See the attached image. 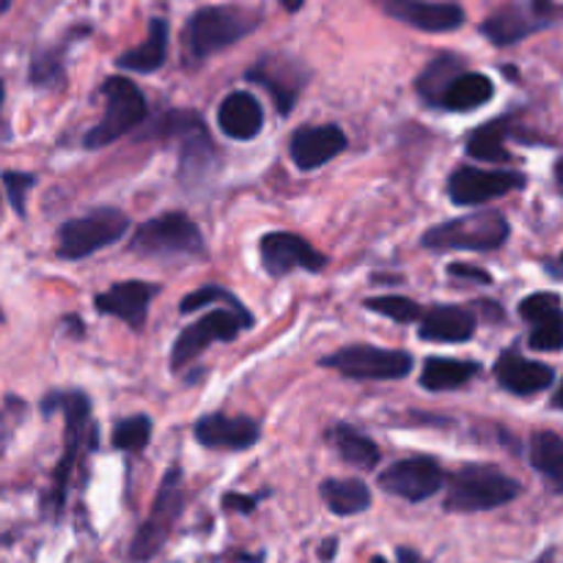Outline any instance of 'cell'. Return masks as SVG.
<instances>
[{"label": "cell", "mask_w": 563, "mask_h": 563, "mask_svg": "<svg viewBox=\"0 0 563 563\" xmlns=\"http://www.w3.org/2000/svg\"><path fill=\"white\" fill-rule=\"evenodd\" d=\"M55 410L64 412V456L58 460L53 476V493H49L47 506L60 515L66 504V493H69L71 484V471H75L77 460L93 451L97 445V429L91 423V401L82 390H69V394H49L42 401L44 416H53Z\"/></svg>", "instance_id": "1"}, {"label": "cell", "mask_w": 563, "mask_h": 563, "mask_svg": "<svg viewBox=\"0 0 563 563\" xmlns=\"http://www.w3.org/2000/svg\"><path fill=\"white\" fill-rule=\"evenodd\" d=\"M262 22V16L242 5H207L198 9L187 20L185 47L192 60H203L220 49L231 47L247 33H253Z\"/></svg>", "instance_id": "2"}, {"label": "cell", "mask_w": 563, "mask_h": 563, "mask_svg": "<svg viewBox=\"0 0 563 563\" xmlns=\"http://www.w3.org/2000/svg\"><path fill=\"white\" fill-rule=\"evenodd\" d=\"M522 493L520 482L495 465H465L451 476L445 511L473 515L511 504Z\"/></svg>", "instance_id": "3"}, {"label": "cell", "mask_w": 563, "mask_h": 563, "mask_svg": "<svg viewBox=\"0 0 563 563\" xmlns=\"http://www.w3.org/2000/svg\"><path fill=\"white\" fill-rule=\"evenodd\" d=\"M509 220L504 214L484 209L432 225L423 231L421 245L429 251H498L509 240Z\"/></svg>", "instance_id": "4"}, {"label": "cell", "mask_w": 563, "mask_h": 563, "mask_svg": "<svg viewBox=\"0 0 563 563\" xmlns=\"http://www.w3.org/2000/svg\"><path fill=\"white\" fill-rule=\"evenodd\" d=\"M126 229H130V218L115 207L93 209L82 218L66 220L58 229V258L64 262L88 258L91 253L124 240Z\"/></svg>", "instance_id": "5"}, {"label": "cell", "mask_w": 563, "mask_h": 563, "mask_svg": "<svg viewBox=\"0 0 563 563\" xmlns=\"http://www.w3.org/2000/svg\"><path fill=\"white\" fill-rule=\"evenodd\" d=\"M130 251L154 258L201 256L203 236L185 212H163L148 223L137 225L130 240Z\"/></svg>", "instance_id": "6"}, {"label": "cell", "mask_w": 563, "mask_h": 563, "mask_svg": "<svg viewBox=\"0 0 563 563\" xmlns=\"http://www.w3.org/2000/svg\"><path fill=\"white\" fill-rule=\"evenodd\" d=\"M185 511V487H181V467H170L165 473L163 484H159V493L154 498L152 511L143 520V526L137 528L135 539H132L130 559L135 563L152 561L154 555L163 550V544L168 542L170 531H174L176 520Z\"/></svg>", "instance_id": "7"}, {"label": "cell", "mask_w": 563, "mask_h": 563, "mask_svg": "<svg viewBox=\"0 0 563 563\" xmlns=\"http://www.w3.org/2000/svg\"><path fill=\"white\" fill-rule=\"evenodd\" d=\"M102 93L108 108H104V115L97 121V126L86 135V148H102L108 143L119 141L121 135H126L137 124H143V119L148 113L143 91L135 82L126 80V77H108L102 86Z\"/></svg>", "instance_id": "8"}, {"label": "cell", "mask_w": 563, "mask_h": 563, "mask_svg": "<svg viewBox=\"0 0 563 563\" xmlns=\"http://www.w3.org/2000/svg\"><path fill=\"white\" fill-rule=\"evenodd\" d=\"M253 324V313H236L218 308V311H209L207 317H201L198 322H192L190 328H185L179 333V339L174 341V350H170V368L181 372L185 366H190L198 355L209 350L212 344H225V341H234L242 330H247Z\"/></svg>", "instance_id": "9"}, {"label": "cell", "mask_w": 563, "mask_h": 563, "mask_svg": "<svg viewBox=\"0 0 563 563\" xmlns=\"http://www.w3.org/2000/svg\"><path fill=\"white\" fill-rule=\"evenodd\" d=\"M319 366L333 368L350 379H405L412 372V355L383 346H341L333 355L322 357Z\"/></svg>", "instance_id": "10"}, {"label": "cell", "mask_w": 563, "mask_h": 563, "mask_svg": "<svg viewBox=\"0 0 563 563\" xmlns=\"http://www.w3.org/2000/svg\"><path fill=\"white\" fill-rule=\"evenodd\" d=\"M555 20H559V5L553 0H517V3H506L495 14H489L484 20L482 33L498 47H509L531 33L544 31Z\"/></svg>", "instance_id": "11"}, {"label": "cell", "mask_w": 563, "mask_h": 563, "mask_svg": "<svg viewBox=\"0 0 563 563\" xmlns=\"http://www.w3.org/2000/svg\"><path fill=\"white\" fill-rule=\"evenodd\" d=\"M445 473L434 456H407L379 473V487L407 504H421L443 489Z\"/></svg>", "instance_id": "12"}, {"label": "cell", "mask_w": 563, "mask_h": 563, "mask_svg": "<svg viewBox=\"0 0 563 563\" xmlns=\"http://www.w3.org/2000/svg\"><path fill=\"white\" fill-rule=\"evenodd\" d=\"M247 80L262 86L264 91L273 97L275 108L280 110V115H289L295 108L297 97L306 88L308 82V69L302 66V60L289 58L284 53H269L264 58H258L256 64L247 69Z\"/></svg>", "instance_id": "13"}, {"label": "cell", "mask_w": 563, "mask_h": 563, "mask_svg": "<svg viewBox=\"0 0 563 563\" xmlns=\"http://www.w3.org/2000/svg\"><path fill=\"white\" fill-rule=\"evenodd\" d=\"M258 256H262V267L273 278H286L295 269L322 273L328 267L324 253H319L300 234H289V231H269V234H264L262 242H258Z\"/></svg>", "instance_id": "14"}, {"label": "cell", "mask_w": 563, "mask_h": 563, "mask_svg": "<svg viewBox=\"0 0 563 563\" xmlns=\"http://www.w3.org/2000/svg\"><path fill=\"white\" fill-rule=\"evenodd\" d=\"M526 185V174H517V170H484L462 165L449 176V198L456 207H476V203H487L511 190H522Z\"/></svg>", "instance_id": "15"}, {"label": "cell", "mask_w": 563, "mask_h": 563, "mask_svg": "<svg viewBox=\"0 0 563 563\" xmlns=\"http://www.w3.org/2000/svg\"><path fill=\"white\" fill-rule=\"evenodd\" d=\"M154 132L181 137V174L185 176L198 179V176H203V170L212 168V159L218 154V148H214L207 124H203L198 113H187V110L165 113Z\"/></svg>", "instance_id": "16"}, {"label": "cell", "mask_w": 563, "mask_h": 563, "mask_svg": "<svg viewBox=\"0 0 563 563\" xmlns=\"http://www.w3.org/2000/svg\"><path fill=\"white\" fill-rule=\"evenodd\" d=\"M159 295L157 284L148 280H119L108 291L93 297V306L104 317H115L130 324L132 330H143L148 319V306Z\"/></svg>", "instance_id": "17"}, {"label": "cell", "mask_w": 563, "mask_h": 563, "mask_svg": "<svg viewBox=\"0 0 563 563\" xmlns=\"http://www.w3.org/2000/svg\"><path fill=\"white\" fill-rule=\"evenodd\" d=\"M196 440L207 449L218 451H247L262 440V423L251 416H223V412H207L196 421Z\"/></svg>", "instance_id": "18"}, {"label": "cell", "mask_w": 563, "mask_h": 563, "mask_svg": "<svg viewBox=\"0 0 563 563\" xmlns=\"http://www.w3.org/2000/svg\"><path fill=\"white\" fill-rule=\"evenodd\" d=\"M379 5L394 20L427 33L456 31L465 22V11L456 3H434V0H379Z\"/></svg>", "instance_id": "19"}, {"label": "cell", "mask_w": 563, "mask_h": 563, "mask_svg": "<svg viewBox=\"0 0 563 563\" xmlns=\"http://www.w3.org/2000/svg\"><path fill=\"white\" fill-rule=\"evenodd\" d=\"M346 135L339 124H319V126H302L291 135L289 154L291 163L300 170H313L328 165L330 159L339 157L346 148Z\"/></svg>", "instance_id": "20"}, {"label": "cell", "mask_w": 563, "mask_h": 563, "mask_svg": "<svg viewBox=\"0 0 563 563\" xmlns=\"http://www.w3.org/2000/svg\"><path fill=\"white\" fill-rule=\"evenodd\" d=\"M520 317L531 322V350L559 352L563 346L561 297L555 291H539L520 302Z\"/></svg>", "instance_id": "21"}, {"label": "cell", "mask_w": 563, "mask_h": 563, "mask_svg": "<svg viewBox=\"0 0 563 563\" xmlns=\"http://www.w3.org/2000/svg\"><path fill=\"white\" fill-rule=\"evenodd\" d=\"M495 377H498L500 388L509 390L515 396H533L542 390L553 388L555 372L539 361H528L526 355L517 352V346L506 350L495 363Z\"/></svg>", "instance_id": "22"}, {"label": "cell", "mask_w": 563, "mask_h": 563, "mask_svg": "<svg viewBox=\"0 0 563 563\" xmlns=\"http://www.w3.org/2000/svg\"><path fill=\"white\" fill-rule=\"evenodd\" d=\"M476 333V313L460 306H434L421 313L418 335L434 344H465Z\"/></svg>", "instance_id": "23"}, {"label": "cell", "mask_w": 563, "mask_h": 563, "mask_svg": "<svg viewBox=\"0 0 563 563\" xmlns=\"http://www.w3.org/2000/svg\"><path fill=\"white\" fill-rule=\"evenodd\" d=\"M218 126L234 141H251L264 126V108L247 91H234L220 102Z\"/></svg>", "instance_id": "24"}, {"label": "cell", "mask_w": 563, "mask_h": 563, "mask_svg": "<svg viewBox=\"0 0 563 563\" xmlns=\"http://www.w3.org/2000/svg\"><path fill=\"white\" fill-rule=\"evenodd\" d=\"M495 97V82L489 80L482 71H462L460 77H454L449 88H445L443 99H440V108L456 110V113H471V110L482 108L489 99Z\"/></svg>", "instance_id": "25"}, {"label": "cell", "mask_w": 563, "mask_h": 563, "mask_svg": "<svg viewBox=\"0 0 563 563\" xmlns=\"http://www.w3.org/2000/svg\"><path fill=\"white\" fill-rule=\"evenodd\" d=\"M165 55H168V22L157 16V20L148 22L146 42L126 49L124 55H119L115 64L126 71H143L146 75V71H157L165 64Z\"/></svg>", "instance_id": "26"}, {"label": "cell", "mask_w": 563, "mask_h": 563, "mask_svg": "<svg viewBox=\"0 0 563 563\" xmlns=\"http://www.w3.org/2000/svg\"><path fill=\"white\" fill-rule=\"evenodd\" d=\"M328 509L339 517H355L372 506V489L361 478H328L319 489Z\"/></svg>", "instance_id": "27"}, {"label": "cell", "mask_w": 563, "mask_h": 563, "mask_svg": "<svg viewBox=\"0 0 563 563\" xmlns=\"http://www.w3.org/2000/svg\"><path fill=\"white\" fill-rule=\"evenodd\" d=\"M330 443L339 451L341 460L352 467H361V471H374L379 462V449L368 434H363L361 429L350 427V423H335L330 429Z\"/></svg>", "instance_id": "28"}, {"label": "cell", "mask_w": 563, "mask_h": 563, "mask_svg": "<svg viewBox=\"0 0 563 563\" xmlns=\"http://www.w3.org/2000/svg\"><path fill=\"white\" fill-rule=\"evenodd\" d=\"M482 366L473 361H454V357H429L423 363L421 385L432 394H443V390H456L462 385L471 383Z\"/></svg>", "instance_id": "29"}, {"label": "cell", "mask_w": 563, "mask_h": 563, "mask_svg": "<svg viewBox=\"0 0 563 563\" xmlns=\"http://www.w3.org/2000/svg\"><path fill=\"white\" fill-rule=\"evenodd\" d=\"M511 121L509 119H495L489 124L478 126L471 137H467L465 152L473 159L482 163H511V152L506 148V137H511Z\"/></svg>", "instance_id": "30"}, {"label": "cell", "mask_w": 563, "mask_h": 563, "mask_svg": "<svg viewBox=\"0 0 563 563\" xmlns=\"http://www.w3.org/2000/svg\"><path fill=\"white\" fill-rule=\"evenodd\" d=\"M462 71H465V60H462L460 55L443 53L434 60H429V66L421 71V77H418L416 82L423 102L440 108V99H443L445 88H449L451 82H454V77H460Z\"/></svg>", "instance_id": "31"}, {"label": "cell", "mask_w": 563, "mask_h": 563, "mask_svg": "<svg viewBox=\"0 0 563 563\" xmlns=\"http://www.w3.org/2000/svg\"><path fill=\"white\" fill-rule=\"evenodd\" d=\"M531 465L542 473L555 493L563 489V440L559 432H537L531 438Z\"/></svg>", "instance_id": "32"}, {"label": "cell", "mask_w": 563, "mask_h": 563, "mask_svg": "<svg viewBox=\"0 0 563 563\" xmlns=\"http://www.w3.org/2000/svg\"><path fill=\"white\" fill-rule=\"evenodd\" d=\"M113 449L126 451V454H141L152 440V418L148 416H132L126 421H119L113 427Z\"/></svg>", "instance_id": "33"}, {"label": "cell", "mask_w": 563, "mask_h": 563, "mask_svg": "<svg viewBox=\"0 0 563 563\" xmlns=\"http://www.w3.org/2000/svg\"><path fill=\"white\" fill-rule=\"evenodd\" d=\"M366 311L379 313V317H388L390 322L396 324H410L421 319V306L410 297H399V295H385V297H368L366 302Z\"/></svg>", "instance_id": "34"}, {"label": "cell", "mask_w": 563, "mask_h": 563, "mask_svg": "<svg viewBox=\"0 0 563 563\" xmlns=\"http://www.w3.org/2000/svg\"><path fill=\"white\" fill-rule=\"evenodd\" d=\"M218 302H225V306H231V311H236V313H251L245 306H242L240 300H236L234 295H231V291H225L223 286H214V284L201 286L198 291L187 295L185 300L179 302V311L181 313H192V311H198V308H203V306H218Z\"/></svg>", "instance_id": "35"}, {"label": "cell", "mask_w": 563, "mask_h": 563, "mask_svg": "<svg viewBox=\"0 0 563 563\" xmlns=\"http://www.w3.org/2000/svg\"><path fill=\"white\" fill-rule=\"evenodd\" d=\"M64 80V53L58 47L42 49L33 55L31 64V82L33 86H55Z\"/></svg>", "instance_id": "36"}, {"label": "cell", "mask_w": 563, "mask_h": 563, "mask_svg": "<svg viewBox=\"0 0 563 563\" xmlns=\"http://www.w3.org/2000/svg\"><path fill=\"white\" fill-rule=\"evenodd\" d=\"M36 185V176L33 174H22V170H5L3 174V187H5V196H9L11 207L20 218H25V198L27 190Z\"/></svg>", "instance_id": "37"}, {"label": "cell", "mask_w": 563, "mask_h": 563, "mask_svg": "<svg viewBox=\"0 0 563 563\" xmlns=\"http://www.w3.org/2000/svg\"><path fill=\"white\" fill-rule=\"evenodd\" d=\"M449 275L454 280H467V284H478V286H489L493 284V275L482 267H473V264H449Z\"/></svg>", "instance_id": "38"}, {"label": "cell", "mask_w": 563, "mask_h": 563, "mask_svg": "<svg viewBox=\"0 0 563 563\" xmlns=\"http://www.w3.org/2000/svg\"><path fill=\"white\" fill-rule=\"evenodd\" d=\"M223 504H225V509H234V511H240V515H251V511L258 506V495L229 493V495H223Z\"/></svg>", "instance_id": "39"}, {"label": "cell", "mask_w": 563, "mask_h": 563, "mask_svg": "<svg viewBox=\"0 0 563 563\" xmlns=\"http://www.w3.org/2000/svg\"><path fill=\"white\" fill-rule=\"evenodd\" d=\"M396 559H399V563H429L421 553H418V550L412 548H399L396 550Z\"/></svg>", "instance_id": "40"}, {"label": "cell", "mask_w": 563, "mask_h": 563, "mask_svg": "<svg viewBox=\"0 0 563 563\" xmlns=\"http://www.w3.org/2000/svg\"><path fill=\"white\" fill-rule=\"evenodd\" d=\"M335 550H339V539H328V542L319 548V559L322 561H333L335 559Z\"/></svg>", "instance_id": "41"}, {"label": "cell", "mask_w": 563, "mask_h": 563, "mask_svg": "<svg viewBox=\"0 0 563 563\" xmlns=\"http://www.w3.org/2000/svg\"><path fill=\"white\" fill-rule=\"evenodd\" d=\"M286 11H300L306 5V0H278Z\"/></svg>", "instance_id": "42"}, {"label": "cell", "mask_w": 563, "mask_h": 563, "mask_svg": "<svg viewBox=\"0 0 563 563\" xmlns=\"http://www.w3.org/2000/svg\"><path fill=\"white\" fill-rule=\"evenodd\" d=\"M3 449H5V427L3 421H0V454H3Z\"/></svg>", "instance_id": "43"}, {"label": "cell", "mask_w": 563, "mask_h": 563, "mask_svg": "<svg viewBox=\"0 0 563 563\" xmlns=\"http://www.w3.org/2000/svg\"><path fill=\"white\" fill-rule=\"evenodd\" d=\"M9 5H11V0H0V14H3V11L9 9Z\"/></svg>", "instance_id": "44"}, {"label": "cell", "mask_w": 563, "mask_h": 563, "mask_svg": "<svg viewBox=\"0 0 563 563\" xmlns=\"http://www.w3.org/2000/svg\"><path fill=\"white\" fill-rule=\"evenodd\" d=\"M372 563H388V561H385V559H383V555H374V559H372Z\"/></svg>", "instance_id": "45"}, {"label": "cell", "mask_w": 563, "mask_h": 563, "mask_svg": "<svg viewBox=\"0 0 563 563\" xmlns=\"http://www.w3.org/2000/svg\"><path fill=\"white\" fill-rule=\"evenodd\" d=\"M0 104H3V80H0Z\"/></svg>", "instance_id": "46"}]
</instances>
